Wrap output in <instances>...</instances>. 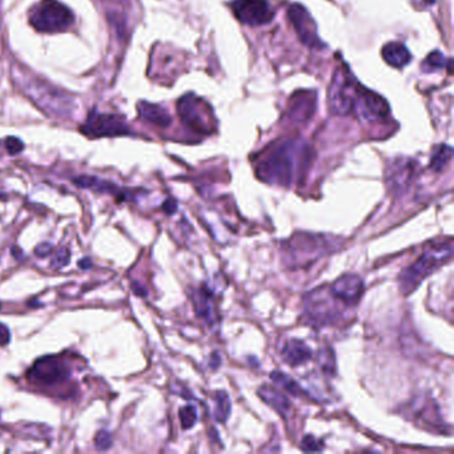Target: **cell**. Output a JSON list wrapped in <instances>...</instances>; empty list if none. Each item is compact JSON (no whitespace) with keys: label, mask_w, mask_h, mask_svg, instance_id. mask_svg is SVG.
I'll use <instances>...</instances> for the list:
<instances>
[{"label":"cell","mask_w":454,"mask_h":454,"mask_svg":"<svg viewBox=\"0 0 454 454\" xmlns=\"http://www.w3.org/2000/svg\"><path fill=\"white\" fill-rule=\"evenodd\" d=\"M341 243L328 234L297 232L283 243V261L289 269H306L318 260L337 252Z\"/></svg>","instance_id":"1"},{"label":"cell","mask_w":454,"mask_h":454,"mask_svg":"<svg viewBox=\"0 0 454 454\" xmlns=\"http://www.w3.org/2000/svg\"><path fill=\"white\" fill-rule=\"evenodd\" d=\"M306 147L295 141H283L269 151L256 168L259 179L268 184L289 187L298 168H306Z\"/></svg>","instance_id":"2"},{"label":"cell","mask_w":454,"mask_h":454,"mask_svg":"<svg viewBox=\"0 0 454 454\" xmlns=\"http://www.w3.org/2000/svg\"><path fill=\"white\" fill-rule=\"evenodd\" d=\"M453 256V240L449 237L444 242L434 243L429 249L420 254L417 260L408 265L399 276V286L404 296L414 292L426 277L438 271L450 261Z\"/></svg>","instance_id":"3"},{"label":"cell","mask_w":454,"mask_h":454,"mask_svg":"<svg viewBox=\"0 0 454 454\" xmlns=\"http://www.w3.org/2000/svg\"><path fill=\"white\" fill-rule=\"evenodd\" d=\"M21 91L31 99L42 111L53 117H68L74 111V100L53 85H47L38 76H30L23 72L15 74Z\"/></svg>","instance_id":"4"},{"label":"cell","mask_w":454,"mask_h":454,"mask_svg":"<svg viewBox=\"0 0 454 454\" xmlns=\"http://www.w3.org/2000/svg\"><path fill=\"white\" fill-rule=\"evenodd\" d=\"M348 306H344L330 291L321 286L308 292L303 300V320L313 328L336 325Z\"/></svg>","instance_id":"5"},{"label":"cell","mask_w":454,"mask_h":454,"mask_svg":"<svg viewBox=\"0 0 454 454\" xmlns=\"http://www.w3.org/2000/svg\"><path fill=\"white\" fill-rule=\"evenodd\" d=\"M401 414L417 428L429 433L449 436V426L445 423L438 404L428 394H418L401 408Z\"/></svg>","instance_id":"6"},{"label":"cell","mask_w":454,"mask_h":454,"mask_svg":"<svg viewBox=\"0 0 454 454\" xmlns=\"http://www.w3.org/2000/svg\"><path fill=\"white\" fill-rule=\"evenodd\" d=\"M74 21L72 11L58 0H42L30 12V24L36 31L44 33L67 31Z\"/></svg>","instance_id":"7"},{"label":"cell","mask_w":454,"mask_h":454,"mask_svg":"<svg viewBox=\"0 0 454 454\" xmlns=\"http://www.w3.org/2000/svg\"><path fill=\"white\" fill-rule=\"evenodd\" d=\"M178 112L181 121L196 132L210 134L216 128V120L212 114L211 107L196 96L181 97L178 103Z\"/></svg>","instance_id":"8"},{"label":"cell","mask_w":454,"mask_h":454,"mask_svg":"<svg viewBox=\"0 0 454 454\" xmlns=\"http://www.w3.org/2000/svg\"><path fill=\"white\" fill-rule=\"evenodd\" d=\"M357 87H353L347 75L340 71L335 74L332 85L329 88V107L330 111L340 117H347L355 111Z\"/></svg>","instance_id":"9"},{"label":"cell","mask_w":454,"mask_h":454,"mask_svg":"<svg viewBox=\"0 0 454 454\" xmlns=\"http://www.w3.org/2000/svg\"><path fill=\"white\" fill-rule=\"evenodd\" d=\"M80 129L91 139L115 138L129 134V128L121 117L108 114L91 115Z\"/></svg>","instance_id":"10"},{"label":"cell","mask_w":454,"mask_h":454,"mask_svg":"<svg viewBox=\"0 0 454 454\" xmlns=\"http://www.w3.org/2000/svg\"><path fill=\"white\" fill-rule=\"evenodd\" d=\"M71 376V370L65 362L53 356L36 360L28 372V379L43 385H55L63 382Z\"/></svg>","instance_id":"11"},{"label":"cell","mask_w":454,"mask_h":454,"mask_svg":"<svg viewBox=\"0 0 454 454\" xmlns=\"http://www.w3.org/2000/svg\"><path fill=\"white\" fill-rule=\"evenodd\" d=\"M288 16L303 44L313 50H321L325 47L317 35L316 21L301 4H292L288 10Z\"/></svg>","instance_id":"12"},{"label":"cell","mask_w":454,"mask_h":454,"mask_svg":"<svg viewBox=\"0 0 454 454\" xmlns=\"http://www.w3.org/2000/svg\"><path fill=\"white\" fill-rule=\"evenodd\" d=\"M231 7L234 16L247 26L268 24L275 15L266 0H234Z\"/></svg>","instance_id":"13"},{"label":"cell","mask_w":454,"mask_h":454,"mask_svg":"<svg viewBox=\"0 0 454 454\" xmlns=\"http://www.w3.org/2000/svg\"><path fill=\"white\" fill-rule=\"evenodd\" d=\"M329 286L332 293L348 308L359 304L365 289L362 277L356 274H345V275L340 276L337 280Z\"/></svg>","instance_id":"14"},{"label":"cell","mask_w":454,"mask_h":454,"mask_svg":"<svg viewBox=\"0 0 454 454\" xmlns=\"http://www.w3.org/2000/svg\"><path fill=\"white\" fill-rule=\"evenodd\" d=\"M416 172V164L409 158L393 161L387 171V185L393 195H402L409 190Z\"/></svg>","instance_id":"15"},{"label":"cell","mask_w":454,"mask_h":454,"mask_svg":"<svg viewBox=\"0 0 454 454\" xmlns=\"http://www.w3.org/2000/svg\"><path fill=\"white\" fill-rule=\"evenodd\" d=\"M357 96L359 102H356L355 111L360 106L361 115L368 119H380L389 114V107L381 96L376 95L370 91H365L362 88H357Z\"/></svg>","instance_id":"16"},{"label":"cell","mask_w":454,"mask_h":454,"mask_svg":"<svg viewBox=\"0 0 454 454\" xmlns=\"http://www.w3.org/2000/svg\"><path fill=\"white\" fill-rule=\"evenodd\" d=\"M281 357L286 365L297 368L308 364L313 357V353L303 340L292 338L288 340L281 349Z\"/></svg>","instance_id":"17"},{"label":"cell","mask_w":454,"mask_h":454,"mask_svg":"<svg viewBox=\"0 0 454 454\" xmlns=\"http://www.w3.org/2000/svg\"><path fill=\"white\" fill-rule=\"evenodd\" d=\"M257 396L281 417H286L292 409V404L284 391H280L271 385L260 387L257 391Z\"/></svg>","instance_id":"18"},{"label":"cell","mask_w":454,"mask_h":454,"mask_svg":"<svg viewBox=\"0 0 454 454\" xmlns=\"http://www.w3.org/2000/svg\"><path fill=\"white\" fill-rule=\"evenodd\" d=\"M192 303H193L198 316L204 318L208 324L216 323L217 316H216L213 293L208 288L201 286L199 289H196L192 295Z\"/></svg>","instance_id":"19"},{"label":"cell","mask_w":454,"mask_h":454,"mask_svg":"<svg viewBox=\"0 0 454 454\" xmlns=\"http://www.w3.org/2000/svg\"><path fill=\"white\" fill-rule=\"evenodd\" d=\"M139 117L144 121L158 127L167 128L171 124L168 111L163 107L151 104L148 102H140L138 104Z\"/></svg>","instance_id":"20"},{"label":"cell","mask_w":454,"mask_h":454,"mask_svg":"<svg viewBox=\"0 0 454 454\" xmlns=\"http://www.w3.org/2000/svg\"><path fill=\"white\" fill-rule=\"evenodd\" d=\"M382 59L394 68H401L411 63L412 55L401 43H388L382 48Z\"/></svg>","instance_id":"21"},{"label":"cell","mask_w":454,"mask_h":454,"mask_svg":"<svg viewBox=\"0 0 454 454\" xmlns=\"http://www.w3.org/2000/svg\"><path fill=\"white\" fill-rule=\"evenodd\" d=\"M271 379L272 381L277 384L283 391H286V393L295 396V397H300V396H306V393L297 381L293 380L291 376H288L284 372H280V370H274L271 373Z\"/></svg>","instance_id":"22"},{"label":"cell","mask_w":454,"mask_h":454,"mask_svg":"<svg viewBox=\"0 0 454 454\" xmlns=\"http://www.w3.org/2000/svg\"><path fill=\"white\" fill-rule=\"evenodd\" d=\"M231 400L227 391H217L215 393V420L217 423H225L231 414Z\"/></svg>","instance_id":"23"},{"label":"cell","mask_w":454,"mask_h":454,"mask_svg":"<svg viewBox=\"0 0 454 454\" xmlns=\"http://www.w3.org/2000/svg\"><path fill=\"white\" fill-rule=\"evenodd\" d=\"M317 364L329 377L336 376L337 372V364H336V356L335 352L330 347H323L317 352Z\"/></svg>","instance_id":"24"},{"label":"cell","mask_w":454,"mask_h":454,"mask_svg":"<svg viewBox=\"0 0 454 454\" xmlns=\"http://www.w3.org/2000/svg\"><path fill=\"white\" fill-rule=\"evenodd\" d=\"M452 156H453V149H452V147H449V146H446V144H441V146H438L437 148L434 149L429 167H431V169H432L433 172L440 173V172H443V171L446 168V166L450 163Z\"/></svg>","instance_id":"25"},{"label":"cell","mask_w":454,"mask_h":454,"mask_svg":"<svg viewBox=\"0 0 454 454\" xmlns=\"http://www.w3.org/2000/svg\"><path fill=\"white\" fill-rule=\"evenodd\" d=\"M180 423L181 428L184 431H188L190 428H193L198 423V411L193 405H185L183 408H180L179 411Z\"/></svg>","instance_id":"26"},{"label":"cell","mask_w":454,"mask_h":454,"mask_svg":"<svg viewBox=\"0 0 454 454\" xmlns=\"http://www.w3.org/2000/svg\"><path fill=\"white\" fill-rule=\"evenodd\" d=\"M425 65L431 71L443 70L444 67H446V58H445L444 53H440V51H433L428 55V58L425 60Z\"/></svg>","instance_id":"27"},{"label":"cell","mask_w":454,"mask_h":454,"mask_svg":"<svg viewBox=\"0 0 454 454\" xmlns=\"http://www.w3.org/2000/svg\"><path fill=\"white\" fill-rule=\"evenodd\" d=\"M94 443L97 450L104 452L112 446V436L107 431H99L94 438Z\"/></svg>","instance_id":"28"},{"label":"cell","mask_w":454,"mask_h":454,"mask_svg":"<svg viewBox=\"0 0 454 454\" xmlns=\"http://www.w3.org/2000/svg\"><path fill=\"white\" fill-rule=\"evenodd\" d=\"M71 261V252L70 249H60L58 251L51 260V266L55 269H62L64 266L70 264Z\"/></svg>","instance_id":"29"},{"label":"cell","mask_w":454,"mask_h":454,"mask_svg":"<svg viewBox=\"0 0 454 454\" xmlns=\"http://www.w3.org/2000/svg\"><path fill=\"white\" fill-rule=\"evenodd\" d=\"M300 448L304 452H321L324 449V444H323V441L317 440L316 437H313V436H306L301 441Z\"/></svg>","instance_id":"30"},{"label":"cell","mask_w":454,"mask_h":454,"mask_svg":"<svg viewBox=\"0 0 454 454\" xmlns=\"http://www.w3.org/2000/svg\"><path fill=\"white\" fill-rule=\"evenodd\" d=\"M6 149L10 155H18L24 149V144L18 138H9L6 140Z\"/></svg>","instance_id":"31"},{"label":"cell","mask_w":454,"mask_h":454,"mask_svg":"<svg viewBox=\"0 0 454 454\" xmlns=\"http://www.w3.org/2000/svg\"><path fill=\"white\" fill-rule=\"evenodd\" d=\"M53 252V244L45 243V242L39 244V245H36V248H35V254H36L38 257H47V256H50Z\"/></svg>","instance_id":"32"},{"label":"cell","mask_w":454,"mask_h":454,"mask_svg":"<svg viewBox=\"0 0 454 454\" xmlns=\"http://www.w3.org/2000/svg\"><path fill=\"white\" fill-rule=\"evenodd\" d=\"M11 341V332L7 325L0 324V347H7Z\"/></svg>","instance_id":"33"},{"label":"cell","mask_w":454,"mask_h":454,"mask_svg":"<svg viewBox=\"0 0 454 454\" xmlns=\"http://www.w3.org/2000/svg\"><path fill=\"white\" fill-rule=\"evenodd\" d=\"M163 211L169 216L175 215L178 212V201L173 200V199H167L163 202Z\"/></svg>","instance_id":"34"},{"label":"cell","mask_w":454,"mask_h":454,"mask_svg":"<svg viewBox=\"0 0 454 454\" xmlns=\"http://www.w3.org/2000/svg\"><path fill=\"white\" fill-rule=\"evenodd\" d=\"M132 291H134V293L139 297H146L148 295L147 288L141 286V284H139L136 281H134V283H132Z\"/></svg>","instance_id":"35"},{"label":"cell","mask_w":454,"mask_h":454,"mask_svg":"<svg viewBox=\"0 0 454 454\" xmlns=\"http://www.w3.org/2000/svg\"><path fill=\"white\" fill-rule=\"evenodd\" d=\"M77 265H79L80 269L87 271V269H91V268H92V260H91V257H83V259L79 260Z\"/></svg>","instance_id":"36"},{"label":"cell","mask_w":454,"mask_h":454,"mask_svg":"<svg viewBox=\"0 0 454 454\" xmlns=\"http://www.w3.org/2000/svg\"><path fill=\"white\" fill-rule=\"evenodd\" d=\"M11 254H12V256H13L16 260H21V259L24 257L23 251H21V248H19L18 245H13V247L11 248Z\"/></svg>","instance_id":"37"},{"label":"cell","mask_w":454,"mask_h":454,"mask_svg":"<svg viewBox=\"0 0 454 454\" xmlns=\"http://www.w3.org/2000/svg\"><path fill=\"white\" fill-rule=\"evenodd\" d=\"M28 306H33V308H40L43 306L42 303H38L36 300H31V301H28Z\"/></svg>","instance_id":"38"}]
</instances>
